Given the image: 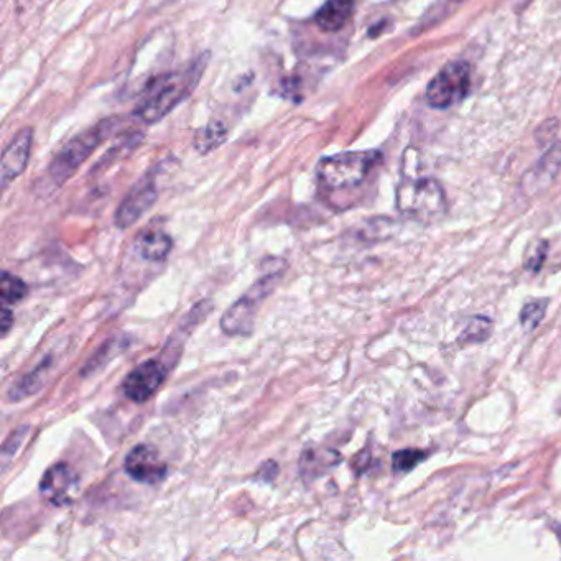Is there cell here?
<instances>
[{
	"label": "cell",
	"mask_w": 561,
	"mask_h": 561,
	"mask_svg": "<svg viewBox=\"0 0 561 561\" xmlns=\"http://www.w3.org/2000/svg\"><path fill=\"white\" fill-rule=\"evenodd\" d=\"M208 65V55L200 56L188 68L163 73L150 79L135 107L134 117L147 126L163 121L181 102L190 98Z\"/></svg>",
	"instance_id": "obj_1"
},
{
	"label": "cell",
	"mask_w": 561,
	"mask_h": 561,
	"mask_svg": "<svg viewBox=\"0 0 561 561\" xmlns=\"http://www.w3.org/2000/svg\"><path fill=\"white\" fill-rule=\"evenodd\" d=\"M117 127V119H104L91 129L84 130L68 140L63 149L56 153L47 170L48 186L51 190H58L70 180L79 167L93 155L94 150L112 134Z\"/></svg>",
	"instance_id": "obj_2"
},
{
	"label": "cell",
	"mask_w": 561,
	"mask_h": 561,
	"mask_svg": "<svg viewBox=\"0 0 561 561\" xmlns=\"http://www.w3.org/2000/svg\"><path fill=\"white\" fill-rule=\"evenodd\" d=\"M397 208L405 218L422 224L440 221L448 209L445 190L433 178H413L397 188Z\"/></svg>",
	"instance_id": "obj_3"
},
{
	"label": "cell",
	"mask_w": 561,
	"mask_h": 561,
	"mask_svg": "<svg viewBox=\"0 0 561 561\" xmlns=\"http://www.w3.org/2000/svg\"><path fill=\"white\" fill-rule=\"evenodd\" d=\"M379 160L381 153L377 150L336 153L331 157L321 158L316 167V177L326 190H349L361 185Z\"/></svg>",
	"instance_id": "obj_4"
},
{
	"label": "cell",
	"mask_w": 561,
	"mask_h": 561,
	"mask_svg": "<svg viewBox=\"0 0 561 561\" xmlns=\"http://www.w3.org/2000/svg\"><path fill=\"white\" fill-rule=\"evenodd\" d=\"M282 274V270H272L270 274L262 275L254 283V287L236 303H232L231 308L224 313L221 318V330L228 336H249L254 331L255 316L260 303L277 287Z\"/></svg>",
	"instance_id": "obj_5"
},
{
	"label": "cell",
	"mask_w": 561,
	"mask_h": 561,
	"mask_svg": "<svg viewBox=\"0 0 561 561\" xmlns=\"http://www.w3.org/2000/svg\"><path fill=\"white\" fill-rule=\"evenodd\" d=\"M469 66L464 61H451L430 81L427 99L435 109H446L468 96Z\"/></svg>",
	"instance_id": "obj_6"
},
{
	"label": "cell",
	"mask_w": 561,
	"mask_h": 561,
	"mask_svg": "<svg viewBox=\"0 0 561 561\" xmlns=\"http://www.w3.org/2000/svg\"><path fill=\"white\" fill-rule=\"evenodd\" d=\"M168 376V364L160 359H149L135 367L129 372L126 381L122 384V390L127 399L135 404H145L157 394Z\"/></svg>",
	"instance_id": "obj_7"
},
{
	"label": "cell",
	"mask_w": 561,
	"mask_h": 561,
	"mask_svg": "<svg viewBox=\"0 0 561 561\" xmlns=\"http://www.w3.org/2000/svg\"><path fill=\"white\" fill-rule=\"evenodd\" d=\"M157 198V183H155L153 175L140 178L117 208L116 216H114L117 228L129 229L130 226H134L152 208Z\"/></svg>",
	"instance_id": "obj_8"
},
{
	"label": "cell",
	"mask_w": 561,
	"mask_h": 561,
	"mask_svg": "<svg viewBox=\"0 0 561 561\" xmlns=\"http://www.w3.org/2000/svg\"><path fill=\"white\" fill-rule=\"evenodd\" d=\"M124 468L130 478L142 484H157L168 473V466L157 448L147 443L134 446L124 461Z\"/></svg>",
	"instance_id": "obj_9"
},
{
	"label": "cell",
	"mask_w": 561,
	"mask_h": 561,
	"mask_svg": "<svg viewBox=\"0 0 561 561\" xmlns=\"http://www.w3.org/2000/svg\"><path fill=\"white\" fill-rule=\"evenodd\" d=\"M33 129L24 127L15 134L14 139L10 140L4 152H2V162H0V183L2 188L7 190L12 181L25 172L30 152H32Z\"/></svg>",
	"instance_id": "obj_10"
},
{
	"label": "cell",
	"mask_w": 561,
	"mask_h": 561,
	"mask_svg": "<svg viewBox=\"0 0 561 561\" xmlns=\"http://www.w3.org/2000/svg\"><path fill=\"white\" fill-rule=\"evenodd\" d=\"M78 484L75 471L66 463L53 464L43 474L40 492L53 506H66L71 502V491Z\"/></svg>",
	"instance_id": "obj_11"
},
{
	"label": "cell",
	"mask_w": 561,
	"mask_h": 561,
	"mask_svg": "<svg viewBox=\"0 0 561 561\" xmlns=\"http://www.w3.org/2000/svg\"><path fill=\"white\" fill-rule=\"evenodd\" d=\"M354 14V0H326L315 14V24L323 32L336 33L348 25Z\"/></svg>",
	"instance_id": "obj_12"
},
{
	"label": "cell",
	"mask_w": 561,
	"mask_h": 561,
	"mask_svg": "<svg viewBox=\"0 0 561 561\" xmlns=\"http://www.w3.org/2000/svg\"><path fill=\"white\" fill-rule=\"evenodd\" d=\"M172 249V237L163 231L149 229V231L140 232L135 239V251L139 252L142 259L150 260V262H162L167 259Z\"/></svg>",
	"instance_id": "obj_13"
},
{
	"label": "cell",
	"mask_w": 561,
	"mask_h": 561,
	"mask_svg": "<svg viewBox=\"0 0 561 561\" xmlns=\"http://www.w3.org/2000/svg\"><path fill=\"white\" fill-rule=\"evenodd\" d=\"M229 130L221 121H211L201 129L196 130L193 137V147L201 155L218 150L228 140Z\"/></svg>",
	"instance_id": "obj_14"
},
{
	"label": "cell",
	"mask_w": 561,
	"mask_h": 561,
	"mask_svg": "<svg viewBox=\"0 0 561 561\" xmlns=\"http://www.w3.org/2000/svg\"><path fill=\"white\" fill-rule=\"evenodd\" d=\"M338 463L339 455L334 451L306 450L300 458V473L305 478H315Z\"/></svg>",
	"instance_id": "obj_15"
},
{
	"label": "cell",
	"mask_w": 561,
	"mask_h": 561,
	"mask_svg": "<svg viewBox=\"0 0 561 561\" xmlns=\"http://www.w3.org/2000/svg\"><path fill=\"white\" fill-rule=\"evenodd\" d=\"M560 168L561 147L557 145L555 149L548 152L547 157L543 158L542 162L538 163L535 172H532V180H530V183H525V186H529L530 190L534 191V193L535 191L542 190L555 178Z\"/></svg>",
	"instance_id": "obj_16"
},
{
	"label": "cell",
	"mask_w": 561,
	"mask_h": 561,
	"mask_svg": "<svg viewBox=\"0 0 561 561\" xmlns=\"http://www.w3.org/2000/svg\"><path fill=\"white\" fill-rule=\"evenodd\" d=\"M50 367L51 362L45 361L42 366H38L35 371L30 372L28 376H25L22 381L12 385V389H10L9 392V399L14 400V402H19V400H24L25 397L37 394L38 390L42 389L43 384L47 381Z\"/></svg>",
	"instance_id": "obj_17"
},
{
	"label": "cell",
	"mask_w": 561,
	"mask_h": 561,
	"mask_svg": "<svg viewBox=\"0 0 561 561\" xmlns=\"http://www.w3.org/2000/svg\"><path fill=\"white\" fill-rule=\"evenodd\" d=\"M27 283L19 279L17 275L10 272H2V282H0V297L4 305H14L24 300L27 295Z\"/></svg>",
	"instance_id": "obj_18"
},
{
	"label": "cell",
	"mask_w": 561,
	"mask_h": 561,
	"mask_svg": "<svg viewBox=\"0 0 561 561\" xmlns=\"http://www.w3.org/2000/svg\"><path fill=\"white\" fill-rule=\"evenodd\" d=\"M492 323L484 316H474L464 326L463 333L459 334V343L476 344L483 343L491 336Z\"/></svg>",
	"instance_id": "obj_19"
},
{
	"label": "cell",
	"mask_w": 561,
	"mask_h": 561,
	"mask_svg": "<svg viewBox=\"0 0 561 561\" xmlns=\"http://www.w3.org/2000/svg\"><path fill=\"white\" fill-rule=\"evenodd\" d=\"M548 300L545 298H537V300H532V302L527 303V305L520 311V325L524 326V330L532 331L540 325V321L543 320L545 316V311H547Z\"/></svg>",
	"instance_id": "obj_20"
},
{
	"label": "cell",
	"mask_w": 561,
	"mask_h": 561,
	"mask_svg": "<svg viewBox=\"0 0 561 561\" xmlns=\"http://www.w3.org/2000/svg\"><path fill=\"white\" fill-rule=\"evenodd\" d=\"M425 458H427V455L420 450L397 451L394 458H392V466H394L395 471L408 473L413 468H417L418 464L422 463V461H425Z\"/></svg>",
	"instance_id": "obj_21"
},
{
	"label": "cell",
	"mask_w": 561,
	"mask_h": 561,
	"mask_svg": "<svg viewBox=\"0 0 561 561\" xmlns=\"http://www.w3.org/2000/svg\"><path fill=\"white\" fill-rule=\"evenodd\" d=\"M27 432L28 428H19L17 432H14L9 436V440L5 441L4 448H2V459H4V464L7 463V459L12 458V456L19 451L20 446L24 443Z\"/></svg>",
	"instance_id": "obj_22"
},
{
	"label": "cell",
	"mask_w": 561,
	"mask_h": 561,
	"mask_svg": "<svg viewBox=\"0 0 561 561\" xmlns=\"http://www.w3.org/2000/svg\"><path fill=\"white\" fill-rule=\"evenodd\" d=\"M547 252V242H540L538 246L534 247V254L530 255L529 260H527V267H529L530 270L537 272V270L542 267L543 259L547 257Z\"/></svg>",
	"instance_id": "obj_23"
},
{
	"label": "cell",
	"mask_w": 561,
	"mask_h": 561,
	"mask_svg": "<svg viewBox=\"0 0 561 561\" xmlns=\"http://www.w3.org/2000/svg\"><path fill=\"white\" fill-rule=\"evenodd\" d=\"M0 325H2V336H7L10 328L14 325V315H12V311L7 308V305L2 306V320H0Z\"/></svg>",
	"instance_id": "obj_24"
}]
</instances>
